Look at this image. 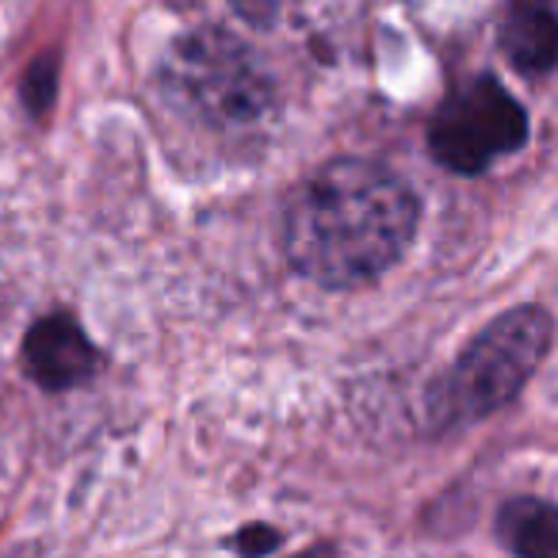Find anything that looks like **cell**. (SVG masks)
<instances>
[{"label": "cell", "instance_id": "6da1fadb", "mask_svg": "<svg viewBox=\"0 0 558 558\" xmlns=\"http://www.w3.org/2000/svg\"><path fill=\"white\" fill-rule=\"evenodd\" d=\"M417 199L372 161H329L295 187L283 210V253L306 279L356 288L405 253Z\"/></svg>", "mask_w": 558, "mask_h": 558}, {"label": "cell", "instance_id": "7a4b0ae2", "mask_svg": "<svg viewBox=\"0 0 558 558\" xmlns=\"http://www.w3.org/2000/svg\"><path fill=\"white\" fill-rule=\"evenodd\" d=\"M161 88L172 108L210 131H253L276 104L256 54L226 32H192L169 50Z\"/></svg>", "mask_w": 558, "mask_h": 558}, {"label": "cell", "instance_id": "3957f363", "mask_svg": "<svg viewBox=\"0 0 558 558\" xmlns=\"http://www.w3.org/2000/svg\"><path fill=\"white\" fill-rule=\"evenodd\" d=\"M547 344L550 322L535 306L497 318L466 344L459 364L451 367L440 390V413H448L451 421H466L505 405L547 356Z\"/></svg>", "mask_w": 558, "mask_h": 558}, {"label": "cell", "instance_id": "277c9868", "mask_svg": "<svg viewBox=\"0 0 558 558\" xmlns=\"http://www.w3.org/2000/svg\"><path fill=\"white\" fill-rule=\"evenodd\" d=\"M524 108L494 77L459 88L428 126V149L451 172H482L489 161L524 146Z\"/></svg>", "mask_w": 558, "mask_h": 558}, {"label": "cell", "instance_id": "5b68a950", "mask_svg": "<svg viewBox=\"0 0 558 558\" xmlns=\"http://www.w3.org/2000/svg\"><path fill=\"white\" fill-rule=\"evenodd\" d=\"M24 367L39 387L65 390L93 379L96 367H100V356L88 344V337L81 333L77 322L65 318V314H50V318L35 322L27 329Z\"/></svg>", "mask_w": 558, "mask_h": 558}, {"label": "cell", "instance_id": "8992f818", "mask_svg": "<svg viewBox=\"0 0 558 558\" xmlns=\"http://www.w3.org/2000/svg\"><path fill=\"white\" fill-rule=\"evenodd\" d=\"M555 9L550 0H509L501 47L509 62L524 73H547L555 65Z\"/></svg>", "mask_w": 558, "mask_h": 558}, {"label": "cell", "instance_id": "52a82bcc", "mask_svg": "<svg viewBox=\"0 0 558 558\" xmlns=\"http://www.w3.org/2000/svg\"><path fill=\"white\" fill-rule=\"evenodd\" d=\"M501 535L520 558H558V517L547 501L517 497L501 512Z\"/></svg>", "mask_w": 558, "mask_h": 558}, {"label": "cell", "instance_id": "ba28073f", "mask_svg": "<svg viewBox=\"0 0 558 558\" xmlns=\"http://www.w3.org/2000/svg\"><path fill=\"white\" fill-rule=\"evenodd\" d=\"M230 4L238 9V16L245 20V24H253V27H271V24H276L279 0H230Z\"/></svg>", "mask_w": 558, "mask_h": 558}, {"label": "cell", "instance_id": "9c48e42d", "mask_svg": "<svg viewBox=\"0 0 558 558\" xmlns=\"http://www.w3.org/2000/svg\"><path fill=\"white\" fill-rule=\"evenodd\" d=\"M241 547H245V550H253V555H260V550H271V547H276V535H264V539H256V535H253V527H248V535H245V539H241Z\"/></svg>", "mask_w": 558, "mask_h": 558}, {"label": "cell", "instance_id": "30bf717a", "mask_svg": "<svg viewBox=\"0 0 558 558\" xmlns=\"http://www.w3.org/2000/svg\"><path fill=\"white\" fill-rule=\"evenodd\" d=\"M299 558H337L333 550H306V555H299Z\"/></svg>", "mask_w": 558, "mask_h": 558}]
</instances>
